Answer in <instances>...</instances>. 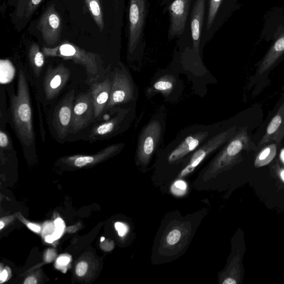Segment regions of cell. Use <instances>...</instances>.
I'll return each mask as SVG.
<instances>
[{
    "label": "cell",
    "mask_w": 284,
    "mask_h": 284,
    "mask_svg": "<svg viewBox=\"0 0 284 284\" xmlns=\"http://www.w3.org/2000/svg\"><path fill=\"white\" fill-rule=\"evenodd\" d=\"M10 110L14 128L24 150L36 146L32 110L28 80L22 69H20L18 80L16 94H10Z\"/></svg>",
    "instance_id": "6da1fadb"
},
{
    "label": "cell",
    "mask_w": 284,
    "mask_h": 284,
    "mask_svg": "<svg viewBox=\"0 0 284 284\" xmlns=\"http://www.w3.org/2000/svg\"><path fill=\"white\" fill-rule=\"evenodd\" d=\"M44 56L72 60L83 66L87 74V82L91 85L104 75L103 63L99 55L88 52L72 43L64 42L54 48H42Z\"/></svg>",
    "instance_id": "7a4b0ae2"
},
{
    "label": "cell",
    "mask_w": 284,
    "mask_h": 284,
    "mask_svg": "<svg viewBox=\"0 0 284 284\" xmlns=\"http://www.w3.org/2000/svg\"><path fill=\"white\" fill-rule=\"evenodd\" d=\"M149 12L148 0H129L128 53L130 58L140 56L145 48V28Z\"/></svg>",
    "instance_id": "3957f363"
},
{
    "label": "cell",
    "mask_w": 284,
    "mask_h": 284,
    "mask_svg": "<svg viewBox=\"0 0 284 284\" xmlns=\"http://www.w3.org/2000/svg\"><path fill=\"white\" fill-rule=\"evenodd\" d=\"M238 0H206L202 46L214 36L236 9Z\"/></svg>",
    "instance_id": "277c9868"
},
{
    "label": "cell",
    "mask_w": 284,
    "mask_h": 284,
    "mask_svg": "<svg viewBox=\"0 0 284 284\" xmlns=\"http://www.w3.org/2000/svg\"><path fill=\"white\" fill-rule=\"evenodd\" d=\"M206 0H196L192 7L188 24L184 35L178 38L180 46L184 52L190 54L194 58H200L202 46Z\"/></svg>",
    "instance_id": "5b68a950"
},
{
    "label": "cell",
    "mask_w": 284,
    "mask_h": 284,
    "mask_svg": "<svg viewBox=\"0 0 284 284\" xmlns=\"http://www.w3.org/2000/svg\"><path fill=\"white\" fill-rule=\"evenodd\" d=\"M250 136L246 129H243L234 138H232L216 158L213 160L208 168L206 172L204 178L208 180L229 169L236 164L240 158L242 150L248 146Z\"/></svg>",
    "instance_id": "8992f818"
},
{
    "label": "cell",
    "mask_w": 284,
    "mask_h": 284,
    "mask_svg": "<svg viewBox=\"0 0 284 284\" xmlns=\"http://www.w3.org/2000/svg\"><path fill=\"white\" fill-rule=\"evenodd\" d=\"M196 2V0H160V6L169 16L167 37L170 40L178 39L184 35Z\"/></svg>",
    "instance_id": "52a82bcc"
},
{
    "label": "cell",
    "mask_w": 284,
    "mask_h": 284,
    "mask_svg": "<svg viewBox=\"0 0 284 284\" xmlns=\"http://www.w3.org/2000/svg\"><path fill=\"white\" fill-rule=\"evenodd\" d=\"M134 88L129 74L122 64L115 70L112 80L110 98L105 110L128 103L134 98Z\"/></svg>",
    "instance_id": "ba28073f"
},
{
    "label": "cell",
    "mask_w": 284,
    "mask_h": 284,
    "mask_svg": "<svg viewBox=\"0 0 284 284\" xmlns=\"http://www.w3.org/2000/svg\"><path fill=\"white\" fill-rule=\"evenodd\" d=\"M94 105L90 90L81 93L76 98L74 106L70 134L82 130L95 120Z\"/></svg>",
    "instance_id": "9c48e42d"
},
{
    "label": "cell",
    "mask_w": 284,
    "mask_h": 284,
    "mask_svg": "<svg viewBox=\"0 0 284 284\" xmlns=\"http://www.w3.org/2000/svg\"><path fill=\"white\" fill-rule=\"evenodd\" d=\"M236 126H233L226 131L216 135L195 152L191 157L189 164L180 172V177H184L194 172L208 156L231 140L236 132Z\"/></svg>",
    "instance_id": "30bf717a"
},
{
    "label": "cell",
    "mask_w": 284,
    "mask_h": 284,
    "mask_svg": "<svg viewBox=\"0 0 284 284\" xmlns=\"http://www.w3.org/2000/svg\"><path fill=\"white\" fill-rule=\"evenodd\" d=\"M74 98V90H70L55 108L52 124L55 132L60 140H64L69 134Z\"/></svg>",
    "instance_id": "8fae6325"
},
{
    "label": "cell",
    "mask_w": 284,
    "mask_h": 284,
    "mask_svg": "<svg viewBox=\"0 0 284 284\" xmlns=\"http://www.w3.org/2000/svg\"><path fill=\"white\" fill-rule=\"evenodd\" d=\"M38 28L42 33L46 44L52 46L59 42L62 29V22L54 4L50 5L40 16Z\"/></svg>",
    "instance_id": "7c38bea8"
},
{
    "label": "cell",
    "mask_w": 284,
    "mask_h": 284,
    "mask_svg": "<svg viewBox=\"0 0 284 284\" xmlns=\"http://www.w3.org/2000/svg\"><path fill=\"white\" fill-rule=\"evenodd\" d=\"M162 126L160 122L154 120L146 126L142 132L138 150V160L141 164L149 163L160 138Z\"/></svg>",
    "instance_id": "4fadbf2b"
},
{
    "label": "cell",
    "mask_w": 284,
    "mask_h": 284,
    "mask_svg": "<svg viewBox=\"0 0 284 284\" xmlns=\"http://www.w3.org/2000/svg\"><path fill=\"white\" fill-rule=\"evenodd\" d=\"M70 76V70L64 64L55 68L48 66L44 80L46 98L50 100L56 97L67 84Z\"/></svg>",
    "instance_id": "5bb4252c"
},
{
    "label": "cell",
    "mask_w": 284,
    "mask_h": 284,
    "mask_svg": "<svg viewBox=\"0 0 284 284\" xmlns=\"http://www.w3.org/2000/svg\"><path fill=\"white\" fill-rule=\"evenodd\" d=\"M126 114L124 110L120 111L114 118L94 126L90 134L89 140L92 142L103 140L115 136L124 122Z\"/></svg>",
    "instance_id": "9a60e30c"
},
{
    "label": "cell",
    "mask_w": 284,
    "mask_h": 284,
    "mask_svg": "<svg viewBox=\"0 0 284 284\" xmlns=\"http://www.w3.org/2000/svg\"><path fill=\"white\" fill-rule=\"evenodd\" d=\"M112 80L106 78L101 82L91 84L90 92L94 105L96 119H98L105 111L110 98Z\"/></svg>",
    "instance_id": "2e32d148"
},
{
    "label": "cell",
    "mask_w": 284,
    "mask_h": 284,
    "mask_svg": "<svg viewBox=\"0 0 284 284\" xmlns=\"http://www.w3.org/2000/svg\"><path fill=\"white\" fill-rule=\"evenodd\" d=\"M207 131L200 132L188 136L182 143L172 152L168 157L170 163L178 161L186 156L196 150L208 136Z\"/></svg>",
    "instance_id": "e0dca14e"
},
{
    "label": "cell",
    "mask_w": 284,
    "mask_h": 284,
    "mask_svg": "<svg viewBox=\"0 0 284 284\" xmlns=\"http://www.w3.org/2000/svg\"><path fill=\"white\" fill-rule=\"evenodd\" d=\"M284 136V104L268 124L266 134L261 140L260 145L264 144L272 140L280 142Z\"/></svg>",
    "instance_id": "ac0fdd59"
},
{
    "label": "cell",
    "mask_w": 284,
    "mask_h": 284,
    "mask_svg": "<svg viewBox=\"0 0 284 284\" xmlns=\"http://www.w3.org/2000/svg\"><path fill=\"white\" fill-rule=\"evenodd\" d=\"M124 144H116L106 147L97 155L95 156H79L70 157L68 160L74 162V165L78 167H83L92 164L96 160H100L108 158L116 153L122 148Z\"/></svg>",
    "instance_id": "d6986e66"
},
{
    "label": "cell",
    "mask_w": 284,
    "mask_h": 284,
    "mask_svg": "<svg viewBox=\"0 0 284 284\" xmlns=\"http://www.w3.org/2000/svg\"><path fill=\"white\" fill-rule=\"evenodd\" d=\"M284 53V36H282L274 44L270 52L264 58L260 66V70H258V74H262L270 69Z\"/></svg>",
    "instance_id": "ffe728a7"
},
{
    "label": "cell",
    "mask_w": 284,
    "mask_h": 284,
    "mask_svg": "<svg viewBox=\"0 0 284 284\" xmlns=\"http://www.w3.org/2000/svg\"><path fill=\"white\" fill-rule=\"evenodd\" d=\"M28 58L34 74L38 78L39 77L40 74L42 72L44 64V55L40 52L37 44H33L30 47Z\"/></svg>",
    "instance_id": "44dd1931"
},
{
    "label": "cell",
    "mask_w": 284,
    "mask_h": 284,
    "mask_svg": "<svg viewBox=\"0 0 284 284\" xmlns=\"http://www.w3.org/2000/svg\"><path fill=\"white\" fill-rule=\"evenodd\" d=\"M42 0H18L16 14L20 18H31Z\"/></svg>",
    "instance_id": "7402d4cb"
},
{
    "label": "cell",
    "mask_w": 284,
    "mask_h": 284,
    "mask_svg": "<svg viewBox=\"0 0 284 284\" xmlns=\"http://www.w3.org/2000/svg\"><path fill=\"white\" fill-rule=\"evenodd\" d=\"M175 84L176 78L174 76L166 74L156 81L150 89V92H160L168 95L174 88Z\"/></svg>",
    "instance_id": "603a6c76"
},
{
    "label": "cell",
    "mask_w": 284,
    "mask_h": 284,
    "mask_svg": "<svg viewBox=\"0 0 284 284\" xmlns=\"http://www.w3.org/2000/svg\"><path fill=\"white\" fill-rule=\"evenodd\" d=\"M84 2L94 22L100 31L102 32L104 28V22L100 0H84Z\"/></svg>",
    "instance_id": "cb8c5ba5"
},
{
    "label": "cell",
    "mask_w": 284,
    "mask_h": 284,
    "mask_svg": "<svg viewBox=\"0 0 284 284\" xmlns=\"http://www.w3.org/2000/svg\"><path fill=\"white\" fill-rule=\"evenodd\" d=\"M276 150L277 146L276 144H272L266 146L256 156L255 166L260 168L270 164L275 158Z\"/></svg>",
    "instance_id": "d4e9b609"
},
{
    "label": "cell",
    "mask_w": 284,
    "mask_h": 284,
    "mask_svg": "<svg viewBox=\"0 0 284 284\" xmlns=\"http://www.w3.org/2000/svg\"><path fill=\"white\" fill-rule=\"evenodd\" d=\"M0 82L2 84L11 82L15 74V69L12 63L9 60H2L0 62Z\"/></svg>",
    "instance_id": "484cf974"
},
{
    "label": "cell",
    "mask_w": 284,
    "mask_h": 284,
    "mask_svg": "<svg viewBox=\"0 0 284 284\" xmlns=\"http://www.w3.org/2000/svg\"><path fill=\"white\" fill-rule=\"evenodd\" d=\"M228 276L222 282V284H236L240 280V264L236 261L232 262V266L230 268Z\"/></svg>",
    "instance_id": "4316f807"
},
{
    "label": "cell",
    "mask_w": 284,
    "mask_h": 284,
    "mask_svg": "<svg viewBox=\"0 0 284 284\" xmlns=\"http://www.w3.org/2000/svg\"><path fill=\"white\" fill-rule=\"evenodd\" d=\"M182 238V232L180 228L172 230L166 237V242L168 246H174L180 242Z\"/></svg>",
    "instance_id": "83f0119b"
},
{
    "label": "cell",
    "mask_w": 284,
    "mask_h": 284,
    "mask_svg": "<svg viewBox=\"0 0 284 284\" xmlns=\"http://www.w3.org/2000/svg\"><path fill=\"white\" fill-rule=\"evenodd\" d=\"M186 190V184L182 180L176 181L172 187V192L177 196L184 194Z\"/></svg>",
    "instance_id": "f1b7e54d"
},
{
    "label": "cell",
    "mask_w": 284,
    "mask_h": 284,
    "mask_svg": "<svg viewBox=\"0 0 284 284\" xmlns=\"http://www.w3.org/2000/svg\"><path fill=\"white\" fill-rule=\"evenodd\" d=\"M0 146L2 150L8 149L12 146L8 136L2 130H0Z\"/></svg>",
    "instance_id": "f546056e"
},
{
    "label": "cell",
    "mask_w": 284,
    "mask_h": 284,
    "mask_svg": "<svg viewBox=\"0 0 284 284\" xmlns=\"http://www.w3.org/2000/svg\"><path fill=\"white\" fill-rule=\"evenodd\" d=\"M88 265L85 262H80L76 268V274L79 276H83L88 271Z\"/></svg>",
    "instance_id": "4dcf8cb0"
},
{
    "label": "cell",
    "mask_w": 284,
    "mask_h": 284,
    "mask_svg": "<svg viewBox=\"0 0 284 284\" xmlns=\"http://www.w3.org/2000/svg\"><path fill=\"white\" fill-rule=\"evenodd\" d=\"M115 228L116 230L118 231V235L121 237L124 236L128 230V226L120 222L116 223Z\"/></svg>",
    "instance_id": "1f68e13d"
},
{
    "label": "cell",
    "mask_w": 284,
    "mask_h": 284,
    "mask_svg": "<svg viewBox=\"0 0 284 284\" xmlns=\"http://www.w3.org/2000/svg\"><path fill=\"white\" fill-rule=\"evenodd\" d=\"M38 111L39 118H40V132H42V139L44 141V138H45V132L44 130V126H43L42 113H40V104H39L38 103Z\"/></svg>",
    "instance_id": "d6a6232c"
},
{
    "label": "cell",
    "mask_w": 284,
    "mask_h": 284,
    "mask_svg": "<svg viewBox=\"0 0 284 284\" xmlns=\"http://www.w3.org/2000/svg\"><path fill=\"white\" fill-rule=\"evenodd\" d=\"M101 248H103L104 251H110L113 250L114 248V242L112 241L106 242L104 244L101 246Z\"/></svg>",
    "instance_id": "836d02e7"
},
{
    "label": "cell",
    "mask_w": 284,
    "mask_h": 284,
    "mask_svg": "<svg viewBox=\"0 0 284 284\" xmlns=\"http://www.w3.org/2000/svg\"><path fill=\"white\" fill-rule=\"evenodd\" d=\"M54 225L57 229L64 230L65 226L64 221L60 218L54 221Z\"/></svg>",
    "instance_id": "e575fe53"
},
{
    "label": "cell",
    "mask_w": 284,
    "mask_h": 284,
    "mask_svg": "<svg viewBox=\"0 0 284 284\" xmlns=\"http://www.w3.org/2000/svg\"><path fill=\"white\" fill-rule=\"evenodd\" d=\"M70 262V258L68 257H60L58 260V263L60 265L66 266Z\"/></svg>",
    "instance_id": "d590c367"
},
{
    "label": "cell",
    "mask_w": 284,
    "mask_h": 284,
    "mask_svg": "<svg viewBox=\"0 0 284 284\" xmlns=\"http://www.w3.org/2000/svg\"><path fill=\"white\" fill-rule=\"evenodd\" d=\"M28 226L30 228V229H31L32 230H33L34 232H38L40 230V228L39 226L34 225V224H32V223L28 224Z\"/></svg>",
    "instance_id": "8d00e7d4"
},
{
    "label": "cell",
    "mask_w": 284,
    "mask_h": 284,
    "mask_svg": "<svg viewBox=\"0 0 284 284\" xmlns=\"http://www.w3.org/2000/svg\"><path fill=\"white\" fill-rule=\"evenodd\" d=\"M24 284H37V280H36V278H34L33 277H28V278H26V280H25Z\"/></svg>",
    "instance_id": "74e56055"
},
{
    "label": "cell",
    "mask_w": 284,
    "mask_h": 284,
    "mask_svg": "<svg viewBox=\"0 0 284 284\" xmlns=\"http://www.w3.org/2000/svg\"><path fill=\"white\" fill-rule=\"evenodd\" d=\"M8 277V274L6 270H4L1 273V276H0V280H1V282H3L7 280Z\"/></svg>",
    "instance_id": "f35d334b"
},
{
    "label": "cell",
    "mask_w": 284,
    "mask_h": 284,
    "mask_svg": "<svg viewBox=\"0 0 284 284\" xmlns=\"http://www.w3.org/2000/svg\"><path fill=\"white\" fill-rule=\"evenodd\" d=\"M54 240H55L54 238V237L52 235L48 236H46V242H48L52 243Z\"/></svg>",
    "instance_id": "ab89813d"
},
{
    "label": "cell",
    "mask_w": 284,
    "mask_h": 284,
    "mask_svg": "<svg viewBox=\"0 0 284 284\" xmlns=\"http://www.w3.org/2000/svg\"><path fill=\"white\" fill-rule=\"evenodd\" d=\"M280 174L282 180L284 182V170H280Z\"/></svg>",
    "instance_id": "60d3db41"
},
{
    "label": "cell",
    "mask_w": 284,
    "mask_h": 284,
    "mask_svg": "<svg viewBox=\"0 0 284 284\" xmlns=\"http://www.w3.org/2000/svg\"><path fill=\"white\" fill-rule=\"evenodd\" d=\"M4 226V224L2 221L0 222V230H2Z\"/></svg>",
    "instance_id": "b9f144b4"
},
{
    "label": "cell",
    "mask_w": 284,
    "mask_h": 284,
    "mask_svg": "<svg viewBox=\"0 0 284 284\" xmlns=\"http://www.w3.org/2000/svg\"><path fill=\"white\" fill-rule=\"evenodd\" d=\"M282 158L283 161L284 162V150L282 153Z\"/></svg>",
    "instance_id": "7bdbcfd3"
},
{
    "label": "cell",
    "mask_w": 284,
    "mask_h": 284,
    "mask_svg": "<svg viewBox=\"0 0 284 284\" xmlns=\"http://www.w3.org/2000/svg\"><path fill=\"white\" fill-rule=\"evenodd\" d=\"M121 0H115L116 2L118 4V6H120L119 3Z\"/></svg>",
    "instance_id": "ee69618b"
},
{
    "label": "cell",
    "mask_w": 284,
    "mask_h": 284,
    "mask_svg": "<svg viewBox=\"0 0 284 284\" xmlns=\"http://www.w3.org/2000/svg\"><path fill=\"white\" fill-rule=\"evenodd\" d=\"M104 238H101V242H104Z\"/></svg>",
    "instance_id": "f6af8a7d"
}]
</instances>
